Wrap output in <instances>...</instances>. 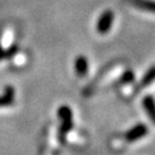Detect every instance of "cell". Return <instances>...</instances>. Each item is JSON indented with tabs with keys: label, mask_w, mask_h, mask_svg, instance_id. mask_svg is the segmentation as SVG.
Listing matches in <instances>:
<instances>
[{
	"label": "cell",
	"mask_w": 155,
	"mask_h": 155,
	"mask_svg": "<svg viewBox=\"0 0 155 155\" xmlns=\"http://www.w3.org/2000/svg\"><path fill=\"white\" fill-rule=\"evenodd\" d=\"M58 115L61 119V128H60V140L61 143H65V134L70 132L72 128V110L67 105H62L58 110Z\"/></svg>",
	"instance_id": "6da1fadb"
},
{
	"label": "cell",
	"mask_w": 155,
	"mask_h": 155,
	"mask_svg": "<svg viewBox=\"0 0 155 155\" xmlns=\"http://www.w3.org/2000/svg\"><path fill=\"white\" fill-rule=\"evenodd\" d=\"M112 22H114V12L111 10H105L101 12V15L98 18L97 22V31L99 34H106L111 27H112Z\"/></svg>",
	"instance_id": "7a4b0ae2"
},
{
	"label": "cell",
	"mask_w": 155,
	"mask_h": 155,
	"mask_svg": "<svg viewBox=\"0 0 155 155\" xmlns=\"http://www.w3.org/2000/svg\"><path fill=\"white\" fill-rule=\"evenodd\" d=\"M148 133V127L144 124H138L134 127H132L127 133H126V140L130 143L137 142L138 139L145 137Z\"/></svg>",
	"instance_id": "3957f363"
},
{
	"label": "cell",
	"mask_w": 155,
	"mask_h": 155,
	"mask_svg": "<svg viewBox=\"0 0 155 155\" xmlns=\"http://www.w3.org/2000/svg\"><path fill=\"white\" fill-rule=\"evenodd\" d=\"M88 68H89V65H88V59L86 56L80 55V56L76 58L74 70H76V73L80 77H86L87 73H88Z\"/></svg>",
	"instance_id": "277c9868"
},
{
	"label": "cell",
	"mask_w": 155,
	"mask_h": 155,
	"mask_svg": "<svg viewBox=\"0 0 155 155\" xmlns=\"http://www.w3.org/2000/svg\"><path fill=\"white\" fill-rule=\"evenodd\" d=\"M127 2L137 9L155 14V0H127Z\"/></svg>",
	"instance_id": "5b68a950"
},
{
	"label": "cell",
	"mask_w": 155,
	"mask_h": 155,
	"mask_svg": "<svg viewBox=\"0 0 155 155\" xmlns=\"http://www.w3.org/2000/svg\"><path fill=\"white\" fill-rule=\"evenodd\" d=\"M143 107L145 109L147 114L149 115L153 124L155 125V99L151 95H147L143 99Z\"/></svg>",
	"instance_id": "8992f818"
},
{
	"label": "cell",
	"mask_w": 155,
	"mask_h": 155,
	"mask_svg": "<svg viewBox=\"0 0 155 155\" xmlns=\"http://www.w3.org/2000/svg\"><path fill=\"white\" fill-rule=\"evenodd\" d=\"M15 99V91L12 87H6L3 95H0V106L11 105Z\"/></svg>",
	"instance_id": "52a82bcc"
},
{
	"label": "cell",
	"mask_w": 155,
	"mask_h": 155,
	"mask_svg": "<svg viewBox=\"0 0 155 155\" xmlns=\"http://www.w3.org/2000/svg\"><path fill=\"white\" fill-rule=\"evenodd\" d=\"M155 81V65L151 66L147 73L143 76V78L140 81V87H148L149 84H151Z\"/></svg>",
	"instance_id": "ba28073f"
},
{
	"label": "cell",
	"mask_w": 155,
	"mask_h": 155,
	"mask_svg": "<svg viewBox=\"0 0 155 155\" xmlns=\"http://www.w3.org/2000/svg\"><path fill=\"white\" fill-rule=\"evenodd\" d=\"M133 80H134L133 72H132V71H126V72L122 74L120 82H121V83H130V82H132Z\"/></svg>",
	"instance_id": "9c48e42d"
},
{
	"label": "cell",
	"mask_w": 155,
	"mask_h": 155,
	"mask_svg": "<svg viewBox=\"0 0 155 155\" xmlns=\"http://www.w3.org/2000/svg\"><path fill=\"white\" fill-rule=\"evenodd\" d=\"M5 56V51L3 50V48H2V45H0V60H2L3 58Z\"/></svg>",
	"instance_id": "30bf717a"
}]
</instances>
